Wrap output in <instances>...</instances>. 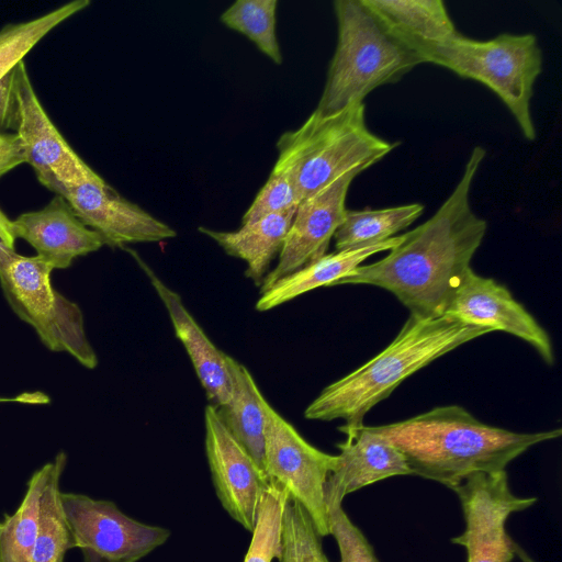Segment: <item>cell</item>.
I'll list each match as a JSON object with an SVG mask.
<instances>
[{
	"instance_id": "1",
	"label": "cell",
	"mask_w": 562,
	"mask_h": 562,
	"mask_svg": "<svg viewBox=\"0 0 562 562\" xmlns=\"http://www.w3.org/2000/svg\"><path fill=\"white\" fill-rule=\"evenodd\" d=\"M486 150L472 149L454 189L426 222L403 234L382 259L361 265L335 285L368 284L391 292L411 316L445 315L486 234L487 223L470 204V191Z\"/></svg>"
},
{
	"instance_id": "2",
	"label": "cell",
	"mask_w": 562,
	"mask_h": 562,
	"mask_svg": "<svg viewBox=\"0 0 562 562\" xmlns=\"http://www.w3.org/2000/svg\"><path fill=\"white\" fill-rule=\"evenodd\" d=\"M370 430L395 446L412 475L449 488L477 472H496L531 447L559 438L561 428L516 432L476 419L459 405L438 406Z\"/></svg>"
},
{
	"instance_id": "3",
	"label": "cell",
	"mask_w": 562,
	"mask_h": 562,
	"mask_svg": "<svg viewBox=\"0 0 562 562\" xmlns=\"http://www.w3.org/2000/svg\"><path fill=\"white\" fill-rule=\"evenodd\" d=\"M492 333L452 316H409L392 342L372 359L324 387L307 405L311 420H345L344 426L363 425L364 416L408 376L443 355Z\"/></svg>"
},
{
	"instance_id": "4",
	"label": "cell",
	"mask_w": 562,
	"mask_h": 562,
	"mask_svg": "<svg viewBox=\"0 0 562 562\" xmlns=\"http://www.w3.org/2000/svg\"><path fill=\"white\" fill-rule=\"evenodd\" d=\"M337 45L316 109L318 116L338 114L374 89L401 79L423 64L416 52L390 34L361 0H336Z\"/></svg>"
},
{
	"instance_id": "5",
	"label": "cell",
	"mask_w": 562,
	"mask_h": 562,
	"mask_svg": "<svg viewBox=\"0 0 562 562\" xmlns=\"http://www.w3.org/2000/svg\"><path fill=\"white\" fill-rule=\"evenodd\" d=\"M396 146L368 128L360 103L327 117L312 112L279 137L276 162L292 172L302 202L347 173H361Z\"/></svg>"
},
{
	"instance_id": "6",
	"label": "cell",
	"mask_w": 562,
	"mask_h": 562,
	"mask_svg": "<svg viewBox=\"0 0 562 562\" xmlns=\"http://www.w3.org/2000/svg\"><path fill=\"white\" fill-rule=\"evenodd\" d=\"M414 50L423 63L486 86L508 109L524 137L536 139L530 104L535 82L542 71V52L533 34L504 33L476 41L457 33L445 42Z\"/></svg>"
},
{
	"instance_id": "7",
	"label": "cell",
	"mask_w": 562,
	"mask_h": 562,
	"mask_svg": "<svg viewBox=\"0 0 562 562\" xmlns=\"http://www.w3.org/2000/svg\"><path fill=\"white\" fill-rule=\"evenodd\" d=\"M53 269L38 257L18 254L0 270V285L14 313L31 325L52 351L67 352L81 366L94 369L92 348L80 307L52 284Z\"/></svg>"
},
{
	"instance_id": "8",
	"label": "cell",
	"mask_w": 562,
	"mask_h": 562,
	"mask_svg": "<svg viewBox=\"0 0 562 562\" xmlns=\"http://www.w3.org/2000/svg\"><path fill=\"white\" fill-rule=\"evenodd\" d=\"M263 471L270 485L307 512L321 537L329 536L325 483L336 456L306 441L265 398Z\"/></svg>"
},
{
	"instance_id": "9",
	"label": "cell",
	"mask_w": 562,
	"mask_h": 562,
	"mask_svg": "<svg viewBox=\"0 0 562 562\" xmlns=\"http://www.w3.org/2000/svg\"><path fill=\"white\" fill-rule=\"evenodd\" d=\"M61 504L83 562H137L170 537V530L135 520L110 501L61 492Z\"/></svg>"
},
{
	"instance_id": "10",
	"label": "cell",
	"mask_w": 562,
	"mask_h": 562,
	"mask_svg": "<svg viewBox=\"0 0 562 562\" xmlns=\"http://www.w3.org/2000/svg\"><path fill=\"white\" fill-rule=\"evenodd\" d=\"M459 497L465 528L450 539L467 551V562H512L516 542L506 532V520L537 503V497L515 495L505 470L477 472L451 488Z\"/></svg>"
},
{
	"instance_id": "11",
	"label": "cell",
	"mask_w": 562,
	"mask_h": 562,
	"mask_svg": "<svg viewBox=\"0 0 562 562\" xmlns=\"http://www.w3.org/2000/svg\"><path fill=\"white\" fill-rule=\"evenodd\" d=\"M14 131L25 162L37 180L55 194L97 172L72 149L48 117L31 82L24 60L15 66Z\"/></svg>"
},
{
	"instance_id": "12",
	"label": "cell",
	"mask_w": 562,
	"mask_h": 562,
	"mask_svg": "<svg viewBox=\"0 0 562 562\" xmlns=\"http://www.w3.org/2000/svg\"><path fill=\"white\" fill-rule=\"evenodd\" d=\"M204 429L215 493L228 515L251 532L261 497L269 486L266 474L210 404L204 409Z\"/></svg>"
},
{
	"instance_id": "13",
	"label": "cell",
	"mask_w": 562,
	"mask_h": 562,
	"mask_svg": "<svg viewBox=\"0 0 562 562\" xmlns=\"http://www.w3.org/2000/svg\"><path fill=\"white\" fill-rule=\"evenodd\" d=\"M465 324L504 331L530 345L548 366L555 361L547 330L504 285L470 268L453 292L446 312Z\"/></svg>"
},
{
	"instance_id": "14",
	"label": "cell",
	"mask_w": 562,
	"mask_h": 562,
	"mask_svg": "<svg viewBox=\"0 0 562 562\" xmlns=\"http://www.w3.org/2000/svg\"><path fill=\"white\" fill-rule=\"evenodd\" d=\"M58 195L68 201L80 221L108 246L158 243L177 236L171 226L123 198L98 173L64 188Z\"/></svg>"
},
{
	"instance_id": "15",
	"label": "cell",
	"mask_w": 562,
	"mask_h": 562,
	"mask_svg": "<svg viewBox=\"0 0 562 562\" xmlns=\"http://www.w3.org/2000/svg\"><path fill=\"white\" fill-rule=\"evenodd\" d=\"M358 175L347 173L299 204L278 263L265 277L260 292L326 254L345 217L347 193Z\"/></svg>"
},
{
	"instance_id": "16",
	"label": "cell",
	"mask_w": 562,
	"mask_h": 562,
	"mask_svg": "<svg viewBox=\"0 0 562 562\" xmlns=\"http://www.w3.org/2000/svg\"><path fill=\"white\" fill-rule=\"evenodd\" d=\"M346 440L337 445L334 467L325 483L326 506L342 503L346 495L382 480L412 475L402 452L368 426H341Z\"/></svg>"
},
{
	"instance_id": "17",
	"label": "cell",
	"mask_w": 562,
	"mask_h": 562,
	"mask_svg": "<svg viewBox=\"0 0 562 562\" xmlns=\"http://www.w3.org/2000/svg\"><path fill=\"white\" fill-rule=\"evenodd\" d=\"M16 238L24 239L36 257L53 270L66 269L77 257L99 250L103 238L86 226L68 201L55 194L47 205L12 220Z\"/></svg>"
},
{
	"instance_id": "18",
	"label": "cell",
	"mask_w": 562,
	"mask_h": 562,
	"mask_svg": "<svg viewBox=\"0 0 562 562\" xmlns=\"http://www.w3.org/2000/svg\"><path fill=\"white\" fill-rule=\"evenodd\" d=\"M134 257L164 303L176 336L191 360L209 404L216 409L223 407L231 396V376L226 353L211 341L183 304L181 296L169 288L142 258L135 254Z\"/></svg>"
},
{
	"instance_id": "19",
	"label": "cell",
	"mask_w": 562,
	"mask_h": 562,
	"mask_svg": "<svg viewBox=\"0 0 562 562\" xmlns=\"http://www.w3.org/2000/svg\"><path fill=\"white\" fill-rule=\"evenodd\" d=\"M403 236L401 234L378 244L325 254L260 292L256 310L269 311L317 288L334 286L369 257L398 245Z\"/></svg>"
},
{
	"instance_id": "20",
	"label": "cell",
	"mask_w": 562,
	"mask_h": 562,
	"mask_svg": "<svg viewBox=\"0 0 562 562\" xmlns=\"http://www.w3.org/2000/svg\"><path fill=\"white\" fill-rule=\"evenodd\" d=\"M295 211L272 213L241 224L233 232L204 226L198 229L213 239L227 255L244 260L247 265L245 276L260 288L271 261L282 249Z\"/></svg>"
},
{
	"instance_id": "21",
	"label": "cell",
	"mask_w": 562,
	"mask_h": 562,
	"mask_svg": "<svg viewBox=\"0 0 562 562\" xmlns=\"http://www.w3.org/2000/svg\"><path fill=\"white\" fill-rule=\"evenodd\" d=\"M361 1L390 34L413 50L458 33L441 0Z\"/></svg>"
},
{
	"instance_id": "22",
	"label": "cell",
	"mask_w": 562,
	"mask_h": 562,
	"mask_svg": "<svg viewBox=\"0 0 562 562\" xmlns=\"http://www.w3.org/2000/svg\"><path fill=\"white\" fill-rule=\"evenodd\" d=\"M226 362L231 376V396L217 413L233 437L263 471L265 396L244 364L228 355Z\"/></svg>"
},
{
	"instance_id": "23",
	"label": "cell",
	"mask_w": 562,
	"mask_h": 562,
	"mask_svg": "<svg viewBox=\"0 0 562 562\" xmlns=\"http://www.w3.org/2000/svg\"><path fill=\"white\" fill-rule=\"evenodd\" d=\"M66 462L67 457L63 451L49 462L31 562H64L67 550L74 548L70 528L61 504L60 479Z\"/></svg>"
},
{
	"instance_id": "24",
	"label": "cell",
	"mask_w": 562,
	"mask_h": 562,
	"mask_svg": "<svg viewBox=\"0 0 562 562\" xmlns=\"http://www.w3.org/2000/svg\"><path fill=\"white\" fill-rule=\"evenodd\" d=\"M423 211L420 203L378 210H347L333 237L335 248L344 250L387 240L413 224Z\"/></svg>"
},
{
	"instance_id": "25",
	"label": "cell",
	"mask_w": 562,
	"mask_h": 562,
	"mask_svg": "<svg viewBox=\"0 0 562 562\" xmlns=\"http://www.w3.org/2000/svg\"><path fill=\"white\" fill-rule=\"evenodd\" d=\"M49 462L33 473L18 509L0 522V562H31Z\"/></svg>"
},
{
	"instance_id": "26",
	"label": "cell",
	"mask_w": 562,
	"mask_h": 562,
	"mask_svg": "<svg viewBox=\"0 0 562 562\" xmlns=\"http://www.w3.org/2000/svg\"><path fill=\"white\" fill-rule=\"evenodd\" d=\"M89 5V0H74L41 16L3 26L0 30V79L24 60L52 30Z\"/></svg>"
},
{
	"instance_id": "27",
	"label": "cell",
	"mask_w": 562,
	"mask_h": 562,
	"mask_svg": "<svg viewBox=\"0 0 562 562\" xmlns=\"http://www.w3.org/2000/svg\"><path fill=\"white\" fill-rule=\"evenodd\" d=\"M278 0H236L220 16L228 29L245 35L274 64H282L277 36Z\"/></svg>"
},
{
	"instance_id": "28",
	"label": "cell",
	"mask_w": 562,
	"mask_h": 562,
	"mask_svg": "<svg viewBox=\"0 0 562 562\" xmlns=\"http://www.w3.org/2000/svg\"><path fill=\"white\" fill-rule=\"evenodd\" d=\"M289 496L269 484L265 491L252 529L244 562H272L279 559L282 549V527L285 503Z\"/></svg>"
},
{
	"instance_id": "29",
	"label": "cell",
	"mask_w": 562,
	"mask_h": 562,
	"mask_svg": "<svg viewBox=\"0 0 562 562\" xmlns=\"http://www.w3.org/2000/svg\"><path fill=\"white\" fill-rule=\"evenodd\" d=\"M313 520L296 501L288 498L283 514L279 562H329Z\"/></svg>"
},
{
	"instance_id": "30",
	"label": "cell",
	"mask_w": 562,
	"mask_h": 562,
	"mask_svg": "<svg viewBox=\"0 0 562 562\" xmlns=\"http://www.w3.org/2000/svg\"><path fill=\"white\" fill-rule=\"evenodd\" d=\"M300 203L301 196L292 172L276 162L268 180L243 215L241 224L272 213L296 210Z\"/></svg>"
},
{
	"instance_id": "31",
	"label": "cell",
	"mask_w": 562,
	"mask_h": 562,
	"mask_svg": "<svg viewBox=\"0 0 562 562\" xmlns=\"http://www.w3.org/2000/svg\"><path fill=\"white\" fill-rule=\"evenodd\" d=\"M329 535L337 542L339 562H380L363 532L350 520L342 503L326 506Z\"/></svg>"
},
{
	"instance_id": "32",
	"label": "cell",
	"mask_w": 562,
	"mask_h": 562,
	"mask_svg": "<svg viewBox=\"0 0 562 562\" xmlns=\"http://www.w3.org/2000/svg\"><path fill=\"white\" fill-rule=\"evenodd\" d=\"M14 68L0 79V133L14 128L16 111Z\"/></svg>"
},
{
	"instance_id": "33",
	"label": "cell",
	"mask_w": 562,
	"mask_h": 562,
	"mask_svg": "<svg viewBox=\"0 0 562 562\" xmlns=\"http://www.w3.org/2000/svg\"><path fill=\"white\" fill-rule=\"evenodd\" d=\"M24 162V151L18 135L0 133V178Z\"/></svg>"
},
{
	"instance_id": "34",
	"label": "cell",
	"mask_w": 562,
	"mask_h": 562,
	"mask_svg": "<svg viewBox=\"0 0 562 562\" xmlns=\"http://www.w3.org/2000/svg\"><path fill=\"white\" fill-rule=\"evenodd\" d=\"M15 240L13 222L0 209V270L18 255Z\"/></svg>"
},
{
	"instance_id": "35",
	"label": "cell",
	"mask_w": 562,
	"mask_h": 562,
	"mask_svg": "<svg viewBox=\"0 0 562 562\" xmlns=\"http://www.w3.org/2000/svg\"><path fill=\"white\" fill-rule=\"evenodd\" d=\"M0 402L46 403L48 397L40 392L24 393L15 397H0Z\"/></svg>"
},
{
	"instance_id": "36",
	"label": "cell",
	"mask_w": 562,
	"mask_h": 562,
	"mask_svg": "<svg viewBox=\"0 0 562 562\" xmlns=\"http://www.w3.org/2000/svg\"><path fill=\"white\" fill-rule=\"evenodd\" d=\"M515 555L518 557V559L521 561V562H536L530 555L529 553H527V551L520 547L517 542L515 544Z\"/></svg>"
}]
</instances>
